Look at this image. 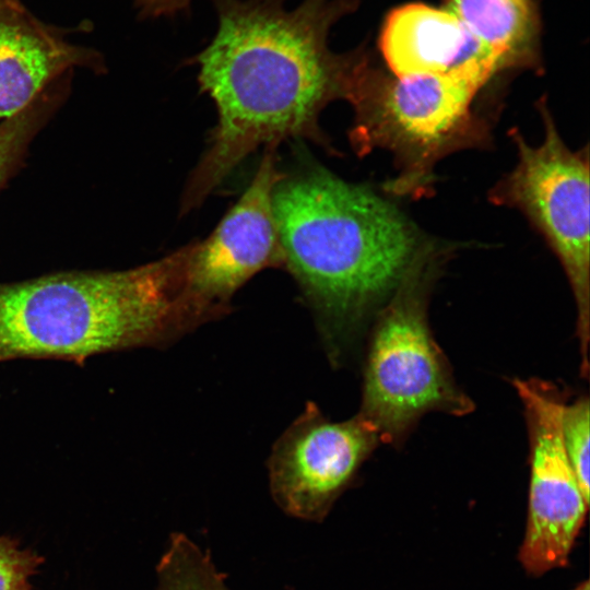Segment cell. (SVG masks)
I'll list each match as a JSON object with an SVG mask.
<instances>
[{
    "label": "cell",
    "instance_id": "obj_4",
    "mask_svg": "<svg viewBox=\"0 0 590 590\" xmlns=\"http://www.w3.org/2000/svg\"><path fill=\"white\" fill-rule=\"evenodd\" d=\"M437 258L426 247L384 304L371 331L358 414L387 444L403 441L428 412L461 416L473 410L428 324Z\"/></svg>",
    "mask_w": 590,
    "mask_h": 590
},
{
    "label": "cell",
    "instance_id": "obj_8",
    "mask_svg": "<svg viewBox=\"0 0 590 590\" xmlns=\"http://www.w3.org/2000/svg\"><path fill=\"white\" fill-rule=\"evenodd\" d=\"M530 445L529 508L519 560L529 575L566 566L589 503L582 496L562 438L565 405L552 385L515 379Z\"/></svg>",
    "mask_w": 590,
    "mask_h": 590
},
{
    "label": "cell",
    "instance_id": "obj_11",
    "mask_svg": "<svg viewBox=\"0 0 590 590\" xmlns=\"http://www.w3.org/2000/svg\"><path fill=\"white\" fill-rule=\"evenodd\" d=\"M75 68L102 71L96 51L64 39L19 0H0V122Z\"/></svg>",
    "mask_w": 590,
    "mask_h": 590
},
{
    "label": "cell",
    "instance_id": "obj_7",
    "mask_svg": "<svg viewBox=\"0 0 590 590\" xmlns=\"http://www.w3.org/2000/svg\"><path fill=\"white\" fill-rule=\"evenodd\" d=\"M283 176L275 145H268L237 203L204 241L189 245L180 294L187 332L228 312L234 294L256 273L284 267L272 210L273 188Z\"/></svg>",
    "mask_w": 590,
    "mask_h": 590
},
{
    "label": "cell",
    "instance_id": "obj_1",
    "mask_svg": "<svg viewBox=\"0 0 590 590\" xmlns=\"http://www.w3.org/2000/svg\"><path fill=\"white\" fill-rule=\"evenodd\" d=\"M219 27L198 55L199 82L215 103L211 143L186 187L181 212L208 194L261 144L324 138L318 119L331 101L346 99L368 61L364 50L335 54L331 26L356 0H214Z\"/></svg>",
    "mask_w": 590,
    "mask_h": 590
},
{
    "label": "cell",
    "instance_id": "obj_12",
    "mask_svg": "<svg viewBox=\"0 0 590 590\" xmlns=\"http://www.w3.org/2000/svg\"><path fill=\"white\" fill-rule=\"evenodd\" d=\"M446 9L498 59L502 69L538 64L539 20L532 0H445Z\"/></svg>",
    "mask_w": 590,
    "mask_h": 590
},
{
    "label": "cell",
    "instance_id": "obj_14",
    "mask_svg": "<svg viewBox=\"0 0 590 590\" xmlns=\"http://www.w3.org/2000/svg\"><path fill=\"white\" fill-rule=\"evenodd\" d=\"M156 574V590H231L210 555L180 532L172 534Z\"/></svg>",
    "mask_w": 590,
    "mask_h": 590
},
{
    "label": "cell",
    "instance_id": "obj_17",
    "mask_svg": "<svg viewBox=\"0 0 590 590\" xmlns=\"http://www.w3.org/2000/svg\"><path fill=\"white\" fill-rule=\"evenodd\" d=\"M138 3L144 14L157 16L174 14L186 9L189 0H138Z\"/></svg>",
    "mask_w": 590,
    "mask_h": 590
},
{
    "label": "cell",
    "instance_id": "obj_3",
    "mask_svg": "<svg viewBox=\"0 0 590 590\" xmlns=\"http://www.w3.org/2000/svg\"><path fill=\"white\" fill-rule=\"evenodd\" d=\"M189 245L121 271H69L0 283V362L170 343L187 333L180 294Z\"/></svg>",
    "mask_w": 590,
    "mask_h": 590
},
{
    "label": "cell",
    "instance_id": "obj_9",
    "mask_svg": "<svg viewBox=\"0 0 590 590\" xmlns=\"http://www.w3.org/2000/svg\"><path fill=\"white\" fill-rule=\"evenodd\" d=\"M379 441L359 414L332 422L308 402L269 457L274 502L291 517L321 521Z\"/></svg>",
    "mask_w": 590,
    "mask_h": 590
},
{
    "label": "cell",
    "instance_id": "obj_16",
    "mask_svg": "<svg viewBox=\"0 0 590 590\" xmlns=\"http://www.w3.org/2000/svg\"><path fill=\"white\" fill-rule=\"evenodd\" d=\"M45 558L32 548H21L20 541L0 535V590H33L31 577Z\"/></svg>",
    "mask_w": 590,
    "mask_h": 590
},
{
    "label": "cell",
    "instance_id": "obj_15",
    "mask_svg": "<svg viewBox=\"0 0 590 590\" xmlns=\"http://www.w3.org/2000/svg\"><path fill=\"white\" fill-rule=\"evenodd\" d=\"M590 406L588 397H579L564 405L562 438L582 496L589 503V435Z\"/></svg>",
    "mask_w": 590,
    "mask_h": 590
},
{
    "label": "cell",
    "instance_id": "obj_6",
    "mask_svg": "<svg viewBox=\"0 0 590 590\" xmlns=\"http://www.w3.org/2000/svg\"><path fill=\"white\" fill-rule=\"evenodd\" d=\"M544 139L527 143L518 130L511 135L518 150L515 168L491 192L496 204L519 209L544 236L559 259L577 306V332L588 371L590 186L587 151L574 152L562 140L545 101L539 102Z\"/></svg>",
    "mask_w": 590,
    "mask_h": 590
},
{
    "label": "cell",
    "instance_id": "obj_13",
    "mask_svg": "<svg viewBox=\"0 0 590 590\" xmlns=\"http://www.w3.org/2000/svg\"><path fill=\"white\" fill-rule=\"evenodd\" d=\"M69 76L44 91L27 107L0 122V190L21 168L28 148L64 102Z\"/></svg>",
    "mask_w": 590,
    "mask_h": 590
},
{
    "label": "cell",
    "instance_id": "obj_5",
    "mask_svg": "<svg viewBox=\"0 0 590 590\" xmlns=\"http://www.w3.org/2000/svg\"><path fill=\"white\" fill-rule=\"evenodd\" d=\"M480 88L449 75H388L369 61L346 98L354 109L351 142L359 154L376 148L394 154L401 173L390 191L424 193L438 160L484 142L486 128L472 111Z\"/></svg>",
    "mask_w": 590,
    "mask_h": 590
},
{
    "label": "cell",
    "instance_id": "obj_18",
    "mask_svg": "<svg viewBox=\"0 0 590 590\" xmlns=\"http://www.w3.org/2000/svg\"><path fill=\"white\" fill-rule=\"evenodd\" d=\"M573 590H589V582L588 580H586L585 582L582 583H579L576 588H574Z\"/></svg>",
    "mask_w": 590,
    "mask_h": 590
},
{
    "label": "cell",
    "instance_id": "obj_2",
    "mask_svg": "<svg viewBox=\"0 0 590 590\" xmlns=\"http://www.w3.org/2000/svg\"><path fill=\"white\" fill-rule=\"evenodd\" d=\"M272 210L284 268L337 358L426 246L394 205L322 168L283 176Z\"/></svg>",
    "mask_w": 590,
    "mask_h": 590
},
{
    "label": "cell",
    "instance_id": "obj_10",
    "mask_svg": "<svg viewBox=\"0 0 590 590\" xmlns=\"http://www.w3.org/2000/svg\"><path fill=\"white\" fill-rule=\"evenodd\" d=\"M379 43L388 67L399 76L449 75L482 87L502 70L496 56L446 8H397L387 16Z\"/></svg>",
    "mask_w": 590,
    "mask_h": 590
}]
</instances>
